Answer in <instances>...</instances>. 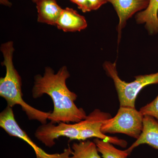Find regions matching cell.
<instances>
[{
  "label": "cell",
  "instance_id": "obj_19",
  "mask_svg": "<svg viewBox=\"0 0 158 158\" xmlns=\"http://www.w3.org/2000/svg\"><path fill=\"white\" fill-rule=\"evenodd\" d=\"M32 1H33V2H34V3H36L38 0H32Z\"/></svg>",
  "mask_w": 158,
  "mask_h": 158
},
{
  "label": "cell",
  "instance_id": "obj_5",
  "mask_svg": "<svg viewBox=\"0 0 158 158\" xmlns=\"http://www.w3.org/2000/svg\"><path fill=\"white\" fill-rule=\"evenodd\" d=\"M0 127L9 135L22 139L32 147L36 154V158H69L72 153V150L69 147L64 150L62 153H48L34 143L27 133L21 128L15 118L13 110L7 106L0 114Z\"/></svg>",
  "mask_w": 158,
  "mask_h": 158
},
{
  "label": "cell",
  "instance_id": "obj_10",
  "mask_svg": "<svg viewBox=\"0 0 158 158\" xmlns=\"http://www.w3.org/2000/svg\"><path fill=\"white\" fill-rule=\"evenodd\" d=\"M87 21L83 15L71 8L63 9L57 23L58 29L64 32H76L86 28Z\"/></svg>",
  "mask_w": 158,
  "mask_h": 158
},
{
  "label": "cell",
  "instance_id": "obj_11",
  "mask_svg": "<svg viewBox=\"0 0 158 158\" xmlns=\"http://www.w3.org/2000/svg\"><path fill=\"white\" fill-rule=\"evenodd\" d=\"M35 3L38 22L56 26L63 9L56 0H38Z\"/></svg>",
  "mask_w": 158,
  "mask_h": 158
},
{
  "label": "cell",
  "instance_id": "obj_2",
  "mask_svg": "<svg viewBox=\"0 0 158 158\" xmlns=\"http://www.w3.org/2000/svg\"><path fill=\"white\" fill-rule=\"evenodd\" d=\"M1 51L4 57L2 64L6 67V74L5 77L0 78V96L6 100L8 106L12 108L15 105L20 106L30 120H38L42 124L47 123L51 113L35 109L23 99L21 78L13 64V42L3 43Z\"/></svg>",
  "mask_w": 158,
  "mask_h": 158
},
{
  "label": "cell",
  "instance_id": "obj_1",
  "mask_svg": "<svg viewBox=\"0 0 158 158\" xmlns=\"http://www.w3.org/2000/svg\"><path fill=\"white\" fill-rule=\"evenodd\" d=\"M69 77L67 67L63 66L56 73L50 67H46L43 76L37 75L34 78L32 96L34 98H39L44 94L50 96L54 109L48 119L54 124L61 122L76 123L87 117L84 110L78 108L75 104L77 94L67 87L66 80Z\"/></svg>",
  "mask_w": 158,
  "mask_h": 158
},
{
  "label": "cell",
  "instance_id": "obj_3",
  "mask_svg": "<svg viewBox=\"0 0 158 158\" xmlns=\"http://www.w3.org/2000/svg\"><path fill=\"white\" fill-rule=\"evenodd\" d=\"M103 68L108 76L113 79L120 106L135 107L136 98L140 91L148 85L158 84V72L138 76L135 81L128 83L118 76L115 62H105Z\"/></svg>",
  "mask_w": 158,
  "mask_h": 158
},
{
  "label": "cell",
  "instance_id": "obj_17",
  "mask_svg": "<svg viewBox=\"0 0 158 158\" xmlns=\"http://www.w3.org/2000/svg\"><path fill=\"white\" fill-rule=\"evenodd\" d=\"M91 10H97L104 4L107 3L106 0H88Z\"/></svg>",
  "mask_w": 158,
  "mask_h": 158
},
{
  "label": "cell",
  "instance_id": "obj_16",
  "mask_svg": "<svg viewBox=\"0 0 158 158\" xmlns=\"http://www.w3.org/2000/svg\"><path fill=\"white\" fill-rule=\"evenodd\" d=\"M72 2L77 4L79 9L83 12H89L91 11L88 0H70Z\"/></svg>",
  "mask_w": 158,
  "mask_h": 158
},
{
  "label": "cell",
  "instance_id": "obj_7",
  "mask_svg": "<svg viewBox=\"0 0 158 158\" xmlns=\"http://www.w3.org/2000/svg\"><path fill=\"white\" fill-rule=\"evenodd\" d=\"M80 127V122L73 123L61 122L58 125L50 122L39 127L35 132V135L45 146L51 148L56 144L55 140L60 137L79 140Z\"/></svg>",
  "mask_w": 158,
  "mask_h": 158
},
{
  "label": "cell",
  "instance_id": "obj_6",
  "mask_svg": "<svg viewBox=\"0 0 158 158\" xmlns=\"http://www.w3.org/2000/svg\"><path fill=\"white\" fill-rule=\"evenodd\" d=\"M109 113L95 109L87 116L84 120L80 122L79 141H85L88 138H95L110 142L122 148L127 146V142L116 137L106 135L101 131L102 125L106 119L112 118Z\"/></svg>",
  "mask_w": 158,
  "mask_h": 158
},
{
  "label": "cell",
  "instance_id": "obj_4",
  "mask_svg": "<svg viewBox=\"0 0 158 158\" xmlns=\"http://www.w3.org/2000/svg\"><path fill=\"white\" fill-rule=\"evenodd\" d=\"M144 116L135 107L120 106L116 116L104 122L101 131L125 134L137 140L142 133Z\"/></svg>",
  "mask_w": 158,
  "mask_h": 158
},
{
  "label": "cell",
  "instance_id": "obj_18",
  "mask_svg": "<svg viewBox=\"0 0 158 158\" xmlns=\"http://www.w3.org/2000/svg\"><path fill=\"white\" fill-rule=\"evenodd\" d=\"M1 3L7 6H10V5H11L9 0H1Z\"/></svg>",
  "mask_w": 158,
  "mask_h": 158
},
{
  "label": "cell",
  "instance_id": "obj_13",
  "mask_svg": "<svg viewBox=\"0 0 158 158\" xmlns=\"http://www.w3.org/2000/svg\"><path fill=\"white\" fill-rule=\"evenodd\" d=\"M71 148L72 156L69 158H101L94 141L85 140L74 143Z\"/></svg>",
  "mask_w": 158,
  "mask_h": 158
},
{
  "label": "cell",
  "instance_id": "obj_12",
  "mask_svg": "<svg viewBox=\"0 0 158 158\" xmlns=\"http://www.w3.org/2000/svg\"><path fill=\"white\" fill-rule=\"evenodd\" d=\"M158 0H149L147 8L138 12L136 16L138 24H145L151 35L158 33Z\"/></svg>",
  "mask_w": 158,
  "mask_h": 158
},
{
  "label": "cell",
  "instance_id": "obj_8",
  "mask_svg": "<svg viewBox=\"0 0 158 158\" xmlns=\"http://www.w3.org/2000/svg\"><path fill=\"white\" fill-rule=\"evenodd\" d=\"M112 4L117 15L119 22L117 27L118 43L120 41L122 31L126 25L127 21L134 14L145 10L149 0H106Z\"/></svg>",
  "mask_w": 158,
  "mask_h": 158
},
{
  "label": "cell",
  "instance_id": "obj_15",
  "mask_svg": "<svg viewBox=\"0 0 158 158\" xmlns=\"http://www.w3.org/2000/svg\"><path fill=\"white\" fill-rule=\"evenodd\" d=\"M143 116H152L158 121V95L152 102L140 109Z\"/></svg>",
  "mask_w": 158,
  "mask_h": 158
},
{
  "label": "cell",
  "instance_id": "obj_14",
  "mask_svg": "<svg viewBox=\"0 0 158 158\" xmlns=\"http://www.w3.org/2000/svg\"><path fill=\"white\" fill-rule=\"evenodd\" d=\"M94 142L96 144L98 152L103 158H127L129 154L125 150H121L114 147L113 144L95 138Z\"/></svg>",
  "mask_w": 158,
  "mask_h": 158
},
{
  "label": "cell",
  "instance_id": "obj_9",
  "mask_svg": "<svg viewBox=\"0 0 158 158\" xmlns=\"http://www.w3.org/2000/svg\"><path fill=\"white\" fill-rule=\"evenodd\" d=\"M144 144L158 150V121L152 116L147 115L144 116L143 128L141 135L126 151L130 155L135 148Z\"/></svg>",
  "mask_w": 158,
  "mask_h": 158
}]
</instances>
